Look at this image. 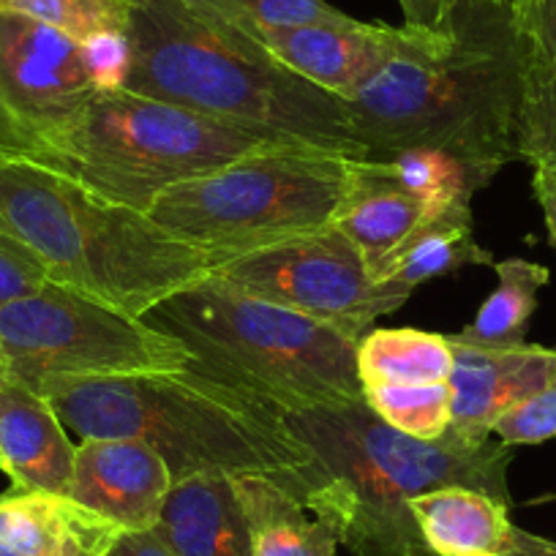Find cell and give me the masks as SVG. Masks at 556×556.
Instances as JSON below:
<instances>
[{
	"mask_svg": "<svg viewBox=\"0 0 556 556\" xmlns=\"http://www.w3.org/2000/svg\"><path fill=\"white\" fill-rule=\"evenodd\" d=\"M285 415L317 462L303 502L333 523L352 556H434L409 513L412 496L426 491L469 485L510 505L513 447L500 440L469 442L456 431L437 442L412 440L366 401Z\"/></svg>",
	"mask_w": 556,
	"mask_h": 556,
	"instance_id": "obj_4",
	"label": "cell"
},
{
	"mask_svg": "<svg viewBox=\"0 0 556 556\" xmlns=\"http://www.w3.org/2000/svg\"><path fill=\"white\" fill-rule=\"evenodd\" d=\"M513 23L527 61H556V0H513Z\"/></svg>",
	"mask_w": 556,
	"mask_h": 556,
	"instance_id": "obj_30",
	"label": "cell"
},
{
	"mask_svg": "<svg viewBox=\"0 0 556 556\" xmlns=\"http://www.w3.org/2000/svg\"><path fill=\"white\" fill-rule=\"evenodd\" d=\"M429 207L388 178L379 162H352L333 227L355 243L371 276L420 224Z\"/></svg>",
	"mask_w": 556,
	"mask_h": 556,
	"instance_id": "obj_20",
	"label": "cell"
},
{
	"mask_svg": "<svg viewBox=\"0 0 556 556\" xmlns=\"http://www.w3.org/2000/svg\"><path fill=\"white\" fill-rule=\"evenodd\" d=\"M518 159L556 169V61H527L518 104Z\"/></svg>",
	"mask_w": 556,
	"mask_h": 556,
	"instance_id": "obj_26",
	"label": "cell"
},
{
	"mask_svg": "<svg viewBox=\"0 0 556 556\" xmlns=\"http://www.w3.org/2000/svg\"><path fill=\"white\" fill-rule=\"evenodd\" d=\"M0 12L36 20L77 41L128 28V0H0Z\"/></svg>",
	"mask_w": 556,
	"mask_h": 556,
	"instance_id": "obj_27",
	"label": "cell"
},
{
	"mask_svg": "<svg viewBox=\"0 0 556 556\" xmlns=\"http://www.w3.org/2000/svg\"><path fill=\"white\" fill-rule=\"evenodd\" d=\"M420 538L434 556H507L518 527L510 505L469 485H445L409 500Z\"/></svg>",
	"mask_w": 556,
	"mask_h": 556,
	"instance_id": "obj_19",
	"label": "cell"
},
{
	"mask_svg": "<svg viewBox=\"0 0 556 556\" xmlns=\"http://www.w3.org/2000/svg\"><path fill=\"white\" fill-rule=\"evenodd\" d=\"M45 285H50L45 265L28 249L0 232V306L30 295Z\"/></svg>",
	"mask_w": 556,
	"mask_h": 556,
	"instance_id": "obj_31",
	"label": "cell"
},
{
	"mask_svg": "<svg viewBox=\"0 0 556 556\" xmlns=\"http://www.w3.org/2000/svg\"><path fill=\"white\" fill-rule=\"evenodd\" d=\"M153 532L173 556H251V532L232 478L178 480Z\"/></svg>",
	"mask_w": 556,
	"mask_h": 556,
	"instance_id": "obj_17",
	"label": "cell"
},
{
	"mask_svg": "<svg viewBox=\"0 0 556 556\" xmlns=\"http://www.w3.org/2000/svg\"><path fill=\"white\" fill-rule=\"evenodd\" d=\"M0 232L28 249L50 281L146 319L162 301L213 273L146 211L106 200L77 180L0 148Z\"/></svg>",
	"mask_w": 556,
	"mask_h": 556,
	"instance_id": "obj_5",
	"label": "cell"
},
{
	"mask_svg": "<svg viewBox=\"0 0 556 556\" xmlns=\"http://www.w3.org/2000/svg\"><path fill=\"white\" fill-rule=\"evenodd\" d=\"M352 162L357 159L317 148H267L169 186L146 213L216 267L278 240L333 227Z\"/></svg>",
	"mask_w": 556,
	"mask_h": 556,
	"instance_id": "obj_8",
	"label": "cell"
},
{
	"mask_svg": "<svg viewBox=\"0 0 556 556\" xmlns=\"http://www.w3.org/2000/svg\"><path fill=\"white\" fill-rule=\"evenodd\" d=\"M507 556H556V543L540 538V534L527 532V529H518L516 548Z\"/></svg>",
	"mask_w": 556,
	"mask_h": 556,
	"instance_id": "obj_35",
	"label": "cell"
},
{
	"mask_svg": "<svg viewBox=\"0 0 556 556\" xmlns=\"http://www.w3.org/2000/svg\"><path fill=\"white\" fill-rule=\"evenodd\" d=\"M39 395L79 440L151 445L167 462L175 483L205 475H260L278 480L301 500L314 485V453L285 409L194 368L72 379Z\"/></svg>",
	"mask_w": 556,
	"mask_h": 556,
	"instance_id": "obj_2",
	"label": "cell"
},
{
	"mask_svg": "<svg viewBox=\"0 0 556 556\" xmlns=\"http://www.w3.org/2000/svg\"><path fill=\"white\" fill-rule=\"evenodd\" d=\"M146 319L184 341L194 357L189 368L251 390L278 409H339L363 401L355 339L213 273Z\"/></svg>",
	"mask_w": 556,
	"mask_h": 556,
	"instance_id": "obj_6",
	"label": "cell"
},
{
	"mask_svg": "<svg viewBox=\"0 0 556 556\" xmlns=\"http://www.w3.org/2000/svg\"><path fill=\"white\" fill-rule=\"evenodd\" d=\"M7 379H9V377H7V371H3V368H0V382H7Z\"/></svg>",
	"mask_w": 556,
	"mask_h": 556,
	"instance_id": "obj_37",
	"label": "cell"
},
{
	"mask_svg": "<svg viewBox=\"0 0 556 556\" xmlns=\"http://www.w3.org/2000/svg\"><path fill=\"white\" fill-rule=\"evenodd\" d=\"M121 529L66 494L9 489L0 494V543L20 556H106Z\"/></svg>",
	"mask_w": 556,
	"mask_h": 556,
	"instance_id": "obj_16",
	"label": "cell"
},
{
	"mask_svg": "<svg viewBox=\"0 0 556 556\" xmlns=\"http://www.w3.org/2000/svg\"><path fill=\"white\" fill-rule=\"evenodd\" d=\"M249 295L328 323L361 341L384 314L399 312L406 298L374 285L363 254L336 227L254 249L213 267Z\"/></svg>",
	"mask_w": 556,
	"mask_h": 556,
	"instance_id": "obj_10",
	"label": "cell"
},
{
	"mask_svg": "<svg viewBox=\"0 0 556 556\" xmlns=\"http://www.w3.org/2000/svg\"><path fill=\"white\" fill-rule=\"evenodd\" d=\"M532 191L543 211L545 227H548L551 243L556 245V169L554 167H532Z\"/></svg>",
	"mask_w": 556,
	"mask_h": 556,
	"instance_id": "obj_32",
	"label": "cell"
},
{
	"mask_svg": "<svg viewBox=\"0 0 556 556\" xmlns=\"http://www.w3.org/2000/svg\"><path fill=\"white\" fill-rule=\"evenodd\" d=\"M191 361L184 341L148 319L55 281L0 306V368L36 393L72 379L180 371Z\"/></svg>",
	"mask_w": 556,
	"mask_h": 556,
	"instance_id": "obj_9",
	"label": "cell"
},
{
	"mask_svg": "<svg viewBox=\"0 0 556 556\" xmlns=\"http://www.w3.org/2000/svg\"><path fill=\"white\" fill-rule=\"evenodd\" d=\"M0 556H20V554H14L12 548H7V545L0 543Z\"/></svg>",
	"mask_w": 556,
	"mask_h": 556,
	"instance_id": "obj_36",
	"label": "cell"
},
{
	"mask_svg": "<svg viewBox=\"0 0 556 556\" xmlns=\"http://www.w3.org/2000/svg\"><path fill=\"white\" fill-rule=\"evenodd\" d=\"M491 267L496 270V290L480 306L478 317L453 339L491 350L527 344V328L538 308V295L551 281L548 267L521 256H507Z\"/></svg>",
	"mask_w": 556,
	"mask_h": 556,
	"instance_id": "obj_22",
	"label": "cell"
},
{
	"mask_svg": "<svg viewBox=\"0 0 556 556\" xmlns=\"http://www.w3.org/2000/svg\"><path fill=\"white\" fill-rule=\"evenodd\" d=\"M382 169L395 186L424 202L426 207L453 205V202H472L480 189L491 184L485 175L464 164L451 153L415 148V151L395 153L382 159Z\"/></svg>",
	"mask_w": 556,
	"mask_h": 556,
	"instance_id": "obj_24",
	"label": "cell"
},
{
	"mask_svg": "<svg viewBox=\"0 0 556 556\" xmlns=\"http://www.w3.org/2000/svg\"><path fill=\"white\" fill-rule=\"evenodd\" d=\"M453 0H399L401 12H404V25L415 28H437L445 20L447 9Z\"/></svg>",
	"mask_w": 556,
	"mask_h": 556,
	"instance_id": "obj_34",
	"label": "cell"
},
{
	"mask_svg": "<svg viewBox=\"0 0 556 556\" xmlns=\"http://www.w3.org/2000/svg\"><path fill=\"white\" fill-rule=\"evenodd\" d=\"M494 434L507 447L556 440V379L505 412L496 420Z\"/></svg>",
	"mask_w": 556,
	"mask_h": 556,
	"instance_id": "obj_28",
	"label": "cell"
},
{
	"mask_svg": "<svg viewBox=\"0 0 556 556\" xmlns=\"http://www.w3.org/2000/svg\"><path fill=\"white\" fill-rule=\"evenodd\" d=\"M79 45H83L85 66L99 93L126 90L128 74H131V41L126 30L90 36Z\"/></svg>",
	"mask_w": 556,
	"mask_h": 556,
	"instance_id": "obj_29",
	"label": "cell"
},
{
	"mask_svg": "<svg viewBox=\"0 0 556 556\" xmlns=\"http://www.w3.org/2000/svg\"><path fill=\"white\" fill-rule=\"evenodd\" d=\"M262 55L287 72L350 101L404 45L406 28L346 20L339 25L301 28H249Z\"/></svg>",
	"mask_w": 556,
	"mask_h": 556,
	"instance_id": "obj_12",
	"label": "cell"
},
{
	"mask_svg": "<svg viewBox=\"0 0 556 556\" xmlns=\"http://www.w3.org/2000/svg\"><path fill=\"white\" fill-rule=\"evenodd\" d=\"M404 45L350 99L368 162L431 148L494 180L518 162L521 39L513 0H453L437 28Z\"/></svg>",
	"mask_w": 556,
	"mask_h": 556,
	"instance_id": "obj_1",
	"label": "cell"
},
{
	"mask_svg": "<svg viewBox=\"0 0 556 556\" xmlns=\"http://www.w3.org/2000/svg\"><path fill=\"white\" fill-rule=\"evenodd\" d=\"M77 445L50 401L25 384L0 382V472L14 489L68 494Z\"/></svg>",
	"mask_w": 556,
	"mask_h": 556,
	"instance_id": "obj_15",
	"label": "cell"
},
{
	"mask_svg": "<svg viewBox=\"0 0 556 556\" xmlns=\"http://www.w3.org/2000/svg\"><path fill=\"white\" fill-rule=\"evenodd\" d=\"M281 146L295 142L245 131L151 96L112 90L96 93L66 121L0 148L23 153L117 205L148 211L180 180Z\"/></svg>",
	"mask_w": 556,
	"mask_h": 556,
	"instance_id": "obj_7",
	"label": "cell"
},
{
	"mask_svg": "<svg viewBox=\"0 0 556 556\" xmlns=\"http://www.w3.org/2000/svg\"><path fill=\"white\" fill-rule=\"evenodd\" d=\"M251 532V556H336L339 532L278 480L232 478Z\"/></svg>",
	"mask_w": 556,
	"mask_h": 556,
	"instance_id": "obj_21",
	"label": "cell"
},
{
	"mask_svg": "<svg viewBox=\"0 0 556 556\" xmlns=\"http://www.w3.org/2000/svg\"><path fill=\"white\" fill-rule=\"evenodd\" d=\"M106 556H173L167 545L159 540V534L153 529L146 532H121V538L115 540V545L110 548Z\"/></svg>",
	"mask_w": 556,
	"mask_h": 556,
	"instance_id": "obj_33",
	"label": "cell"
},
{
	"mask_svg": "<svg viewBox=\"0 0 556 556\" xmlns=\"http://www.w3.org/2000/svg\"><path fill=\"white\" fill-rule=\"evenodd\" d=\"M451 371L453 346L447 336L415 328H379L357 341L361 384L447 382Z\"/></svg>",
	"mask_w": 556,
	"mask_h": 556,
	"instance_id": "obj_23",
	"label": "cell"
},
{
	"mask_svg": "<svg viewBox=\"0 0 556 556\" xmlns=\"http://www.w3.org/2000/svg\"><path fill=\"white\" fill-rule=\"evenodd\" d=\"M175 478L167 462L139 440H83L68 494L121 532L156 527Z\"/></svg>",
	"mask_w": 556,
	"mask_h": 556,
	"instance_id": "obj_13",
	"label": "cell"
},
{
	"mask_svg": "<svg viewBox=\"0 0 556 556\" xmlns=\"http://www.w3.org/2000/svg\"><path fill=\"white\" fill-rule=\"evenodd\" d=\"M475 265H494V260L475 238L472 202H453L429 207L404 243L371 273V281L409 301L412 292L431 278Z\"/></svg>",
	"mask_w": 556,
	"mask_h": 556,
	"instance_id": "obj_18",
	"label": "cell"
},
{
	"mask_svg": "<svg viewBox=\"0 0 556 556\" xmlns=\"http://www.w3.org/2000/svg\"><path fill=\"white\" fill-rule=\"evenodd\" d=\"M453 346L451 431L469 442H485L505 412L556 379V350L538 344L475 346L447 336Z\"/></svg>",
	"mask_w": 556,
	"mask_h": 556,
	"instance_id": "obj_14",
	"label": "cell"
},
{
	"mask_svg": "<svg viewBox=\"0 0 556 556\" xmlns=\"http://www.w3.org/2000/svg\"><path fill=\"white\" fill-rule=\"evenodd\" d=\"M363 401L379 420L412 440L437 442L451 431L453 406L447 382L363 384Z\"/></svg>",
	"mask_w": 556,
	"mask_h": 556,
	"instance_id": "obj_25",
	"label": "cell"
},
{
	"mask_svg": "<svg viewBox=\"0 0 556 556\" xmlns=\"http://www.w3.org/2000/svg\"><path fill=\"white\" fill-rule=\"evenodd\" d=\"M126 90L197 115L368 162L350 101L287 72L245 36L180 0H128Z\"/></svg>",
	"mask_w": 556,
	"mask_h": 556,
	"instance_id": "obj_3",
	"label": "cell"
},
{
	"mask_svg": "<svg viewBox=\"0 0 556 556\" xmlns=\"http://www.w3.org/2000/svg\"><path fill=\"white\" fill-rule=\"evenodd\" d=\"M96 93L77 39L0 12V146L66 121Z\"/></svg>",
	"mask_w": 556,
	"mask_h": 556,
	"instance_id": "obj_11",
	"label": "cell"
}]
</instances>
